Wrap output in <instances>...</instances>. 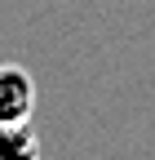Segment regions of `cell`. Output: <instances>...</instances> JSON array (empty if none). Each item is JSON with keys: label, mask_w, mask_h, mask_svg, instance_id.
<instances>
[{"label": "cell", "mask_w": 155, "mask_h": 160, "mask_svg": "<svg viewBox=\"0 0 155 160\" xmlns=\"http://www.w3.org/2000/svg\"><path fill=\"white\" fill-rule=\"evenodd\" d=\"M0 160H40V133L27 120L0 125Z\"/></svg>", "instance_id": "obj_2"}, {"label": "cell", "mask_w": 155, "mask_h": 160, "mask_svg": "<svg viewBox=\"0 0 155 160\" xmlns=\"http://www.w3.org/2000/svg\"><path fill=\"white\" fill-rule=\"evenodd\" d=\"M35 111V80L27 67L18 62H0V125L13 120H31Z\"/></svg>", "instance_id": "obj_1"}]
</instances>
